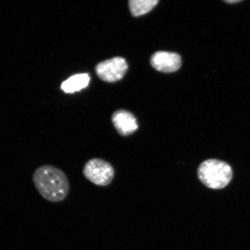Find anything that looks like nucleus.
<instances>
[{
  "label": "nucleus",
  "instance_id": "nucleus-6",
  "mask_svg": "<svg viewBox=\"0 0 250 250\" xmlns=\"http://www.w3.org/2000/svg\"><path fill=\"white\" fill-rule=\"evenodd\" d=\"M112 121L115 129L122 136L130 135L138 129L136 118L130 112L119 110L112 115Z\"/></svg>",
  "mask_w": 250,
  "mask_h": 250
},
{
  "label": "nucleus",
  "instance_id": "nucleus-9",
  "mask_svg": "<svg viewBox=\"0 0 250 250\" xmlns=\"http://www.w3.org/2000/svg\"><path fill=\"white\" fill-rule=\"evenodd\" d=\"M227 3H229V4H234V3L239 2L240 0H228V1H225Z\"/></svg>",
  "mask_w": 250,
  "mask_h": 250
},
{
  "label": "nucleus",
  "instance_id": "nucleus-3",
  "mask_svg": "<svg viewBox=\"0 0 250 250\" xmlns=\"http://www.w3.org/2000/svg\"><path fill=\"white\" fill-rule=\"evenodd\" d=\"M83 174L86 179L96 186H107L113 180L114 170L107 161L93 158L84 166Z\"/></svg>",
  "mask_w": 250,
  "mask_h": 250
},
{
  "label": "nucleus",
  "instance_id": "nucleus-5",
  "mask_svg": "<svg viewBox=\"0 0 250 250\" xmlns=\"http://www.w3.org/2000/svg\"><path fill=\"white\" fill-rule=\"evenodd\" d=\"M151 64L156 70L162 73H173L180 68L181 58L176 53L159 51L152 56Z\"/></svg>",
  "mask_w": 250,
  "mask_h": 250
},
{
  "label": "nucleus",
  "instance_id": "nucleus-7",
  "mask_svg": "<svg viewBox=\"0 0 250 250\" xmlns=\"http://www.w3.org/2000/svg\"><path fill=\"white\" fill-rule=\"evenodd\" d=\"M90 78L88 74H80L72 76L64 83L61 88L65 93H74L88 86Z\"/></svg>",
  "mask_w": 250,
  "mask_h": 250
},
{
  "label": "nucleus",
  "instance_id": "nucleus-2",
  "mask_svg": "<svg viewBox=\"0 0 250 250\" xmlns=\"http://www.w3.org/2000/svg\"><path fill=\"white\" fill-rule=\"evenodd\" d=\"M198 176L200 181L208 188L221 189L230 183L233 178V170L227 162L210 159L200 165Z\"/></svg>",
  "mask_w": 250,
  "mask_h": 250
},
{
  "label": "nucleus",
  "instance_id": "nucleus-8",
  "mask_svg": "<svg viewBox=\"0 0 250 250\" xmlns=\"http://www.w3.org/2000/svg\"><path fill=\"white\" fill-rule=\"evenodd\" d=\"M156 0H131L129 8L131 13L134 17H140L148 13L157 5Z\"/></svg>",
  "mask_w": 250,
  "mask_h": 250
},
{
  "label": "nucleus",
  "instance_id": "nucleus-4",
  "mask_svg": "<svg viewBox=\"0 0 250 250\" xmlns=\"http://www.w3.org/2000/svg\"><path fill=\"white\" fill-rule=\"evenodd\" d=\"M127 62L123 58L116 57L101 62L97 65L98 77L107 83H114L124 77L127 70Z\"/></svg>",
  "mask_w": 250,
  "mask_h": 250
},
{
  "label": "nucleus",
  "instance_id": "nucleus-1",
  "mask_svg": "<svg viewBox=\"0 0 250 250\" xmlns=\"http://www.w3.org/2000/svg\"><path fill=\"white\" fill-rule=\"evenodd\" d=\"M33 180L40 194L49 202L62 201L70 192L66 175L52 165H43L37 168L33 175Z\"/></svg>",
  "mask_w": 250,
  "mask_h": 250
}]
</instances>
